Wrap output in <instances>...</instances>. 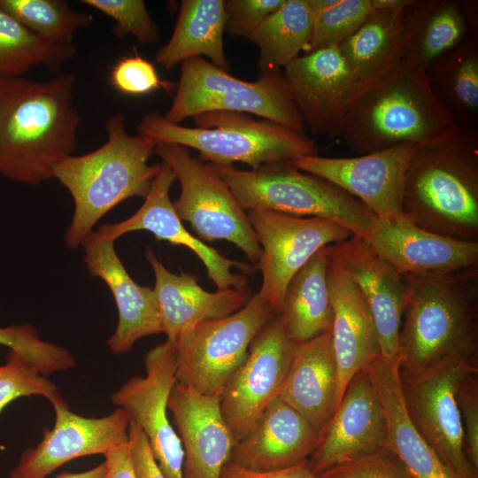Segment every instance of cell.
<instances>
[{
  "mask_svg": "<svg viewBox=\"0 0 478 478\" xmlns=\"http://www.w3.org/2000/svg\"><path fill=\"white\" fill-rule=\"evenodd\" d=\"M75 74L48 81L0 78V174L25 183L53 178L55 166L77 149L80 115Z\"/></svg>",
  "mask_w": 478,
  "mask_h": 478,
  "instance_id": "cell-1",
  "label": "cell"
},
{
  "mask_svg": "<svg viewBox=\"0 0 478 478\" xmlns=\"http://www.w3.org/2000/svg\"><path fill=\"white\" fill-rule=\"evenodd\" d=\"M459 129L433 93L411 37L397 63L357 89L340 135L364 155L403 143L434 144Z\"/></svg>",
  "mask_w": 478,
  "mask_h": 478,
  "instance_id": "cell-2",
  "label": "cell"
},
{
  "mask_svg": "<svg viewBox=\"0 0 478 478\" xmlns=\"http://www.w3.org/2000/svg\"><path fill=\"white\" fill-rule=\"evenodd\" d=\"M401 276L405 295L399 372L418 374L448 362L478 358V266Z\"/></svg>",
  "mask_w": 478,
  "mask_h": 478,
  "instance_id": "cell-3",
  "label": "cell"
},
{
  "mask_svg": "<svg viewBox=\"0 0 478 478\" xmlns=\"http://www.w3.org/2000/svg\"><path fill=\"white\" fill-rule=\"evenodd\" d=\"M126 119L124 113L108 117L107 140L102 146L69 156L54 167L53 178L73 201L72 221L65 235V244L71 250L81 247L94 226L116 205L134 197L144 198L160 170V164L148 163L157 143L128 134Z\"/></svg>",
  "mask_w": 478,
  "mask_h": 478,
  "instance_id": "cell-4",
  "label": "cell"
},
{
  "mask_svg": "<svg viewBox=\"0 0 478 478\" xmlns=\"http://www.w3.org/2000/svg\"><path fill=\"white\" fill-rule=\"evenodd\" d=\"M403 214L431 233L478 243V130L422 146L408 166Z\"/></svg>",
  "mask_w": 478,
  "mask_h": 478,
  "instance_id": "cell-5",
  "label": "cell"
},
{
  "mask_svg": "<svg viewBox=\"0 0 478 478\" xmlns=\"http://www.w3.org/2000/svg\"><path fill=\"white\" fill-rule=\"evenodd\" d=\"M192 120L196 127H185L167 121L158 112H150L142 118L137 130L156 143L193 149L201 161L212 165L241 162L252 169L318 155L316 143L306 135L248 113L216 111Z\"/></svg>",
  "mask_w": 478,
  "mask_h": 478,
  "instance_id": "cell-6",
  "label": "cell"
},
{
  "mask_svg": "<svg viewBox=\"0 0 478 478\" xmlns=\"http://www.w3.org/2000/svg\"><path fill=\"white\" fill-rule=\"evenodd\" d=\"M247 211H270L302 217H320L365 239L377 219L359 200L289 161L251 170L209 164Z\"/></svg>",
  "mask_w": 478,
  "mask_h": 478,
  "instance_id": "cell-7",
  "label": "cell"
},
{
  "mask_svg": "<svg viewBox=\"0 0 478 478\" xmlns=\"http://www.w3.org/2000/svg\"><path fill=\"white\" fill-rule=\"evenodd\" d=\"M216 111L248 113L305 135L306 127L282 70L265 71L258 80L247 81L201 57L183 61L174 97L164 118L181 124Z\"/></svg>",
  "mask_w": 478,
  "mask_h": 478,
  "instance_id": "cell-8",
  "label": "cell"
},
{
  "mask_svg": "<svg viewBox=\"0 0 478 478\" xmlns=\"http://www.w3.org/2000/svg\"><path fill=\"white\" fill-rule=\"evenodd\" d=\"M154 153L179 181L181 192L173 202L179 219L188 222L202 242L227 241L256 266L262 253L256 233L223 179L184 146L157 143Z\"/></svg>",
  "mask_w": 478,
  "mask_h": 478,
  "instance_id": "cell-9",
  "label": "cell"
},
{
  "mask_svg": "<svg viewBox=\"0 0 478 478\" xmlns=\"http://www.w3.org/2000/svg\"><path fill=\"white\" fill-rule=\"evenodd\" d=\"M274 316L271 306L255 293L233 314L196 325L174 346L177 382L220 397L247 358L251 342Z\"/></svg>",
  "mask_w": 478,
  "mask_h": 478,
  "instance_id": "cell-10",
  "label": "cell"
},
{
  "mask_svg": "<svg viewBox=\"0 0 478 478\" xmlns=\"http://www.w3.org/2000/svg\"><path fill=\"white\" fill-rule=\"evenodd\" d=\"M262 253L259 296L279 315L287 285L321 248L352 235L344 227L320 217H302L270 211H247Z\"/></svg>",
  "mask_w": 478,
  "mask_h": 478,
  "instance_id": "cell-11",
  "label": "cell"
},
{
  "mask_svg": "<svg viewBox=\"0 0 478 478\" xmlns=\"http://www.w3.org/2000/svg\"><path fill=\"white\" fill-rule=\"evenodd\" d=\"M478 358L458 360L418 374L399 372L406 412L420 435L442 461L462 478H478L467 460L455 391L464 371Z\"/></svg>",
  "mask_w": 478,
  "mask_h": 478,
  "instance_id": "cell-12",
  "label": "cell"
},
{
  "mask_svg": "<svg viewBox=\"0 0 478 478\" xmlns=\"http://www.w3.org/2000/svg\"><path fill=\"white\" fill-rule=\"evenodd\" d=\"M295 343L274 316L251 342L247 358L220 397V411L235 443L256 425L279 397L293 358Z\"/></svg>",
  "mask_w": 478,
  "mask_h": 478,
  "instance_id": "cell-13",
  "label": "cell"
},
{
  "mask_svg": "<svg viewBox=\"0 0 478 478\" xmlns=\"http://www.w3.org/2000/svg\"><path fill=\"white\" fill-rule=\"evenodd\" d=\"M145 376L135 375L111 395V400L147 437L166 478H183L184 451L167 417V400L176 383L175 347L165 342L144 356Z\"/></svg>",
  "mask_w": 478,
  "mask_h": 478,
  "instance_id": "cell-14",
  "label": "cell"
},
{
  "mask_svg": "<svg viewBox=\"0 0 478 478\" xmlns=\"http://www.w3.org/2000/svg\"><path fill=\"white\" fill-rule=\"evenodd\" d=\"M420 147L415 143H403L351 158L313 155L289 162L356 197L377 220H398L404 217L405 173Z\"/></svg>",
  "mask_w": 478,
  "mask_h": 478,
  "instance_id": "cell-15",
  "label": "cell"
},
{
  "mask_svg": "<svg viewBox=\"0 0 478 478\" xmlns=\"http://www.w3.org/2000/svg\"><path fill=\"white\" fill-rule=\"evenodd\" d=\"M175 181L171 168L161 162L160 170L142 206L127 219L102 225L97 231L113 241L135 231L150 232L157 241H166L192 251L204 265L207 276L218 289H249V280L245 274H254L257 270L255 265L223 256L185 228L170 199V189Z\"/></svg>",
  "mask_w": 478,
  "mask_h": 478,
  "instance_id": "cell-16",
  "label": "cell"
},
{
  "mask_svg": "<svg viewBox=\"0 0 478 478\" xmlns=\"http://www.w3.org/2000/svg\"><path fill=\"white\" fill-rule=\"evenodd\" d=\"M282 73L306 129L329 138L340 135L358 85L337 43L300 55Z\"/></svg>",
  "mask_w": 478,
  "mask_h": 478,
  "instance_id": "cell-17",
  "label": "cell"
},
{
  "mask_svg": "<svg viewBox=\"0 0 478 478\" xmlns=\"http://www.w3.org/2000/svg\"><path fill=\"white\" fill-rule=\"evenodd\" d=\"M387 437L385 412L366 368L351 380L338 407L320 432L308 466L319 476L384 448Z\"/></svg>",
  "mask_w": 478,
  "mask_h": 478,
  "instance_id": "cell-18",
  "label": "cell"
},
{
  "mask_svg": "<svg viewBox=\"0 0 478 478\" xmlns=\"http://www.w3.org/2000/svg\"><path fill=\"white\" fill-rule=\"evenodd\" d=\"M55 424L42 441L23 451L10 478H46L62 465L81 457L103 454L128 439L129 419L120 408L100 418L70 411L68 404L52 405Z\"/></svg>",
  "mask_w": 478,
  "mask_h": 478,
  "instance_id": "cell-19",
  "label": "cell"
},
{
  "mask_svg": "<svg viewBox=\"0 0 478 478\" xmlns=\"http://www.w3.org/2000/svg\"><path fill=\"white\" fill-rule=\"evenodd\" d=\"M358 289L366 306L381 357H399V331L405 288L402 276L365 239L351 237L329 244Z\"/></svg>",
  "mask_w": 478,
  "mask_h": 478,
  "instance_id": "cell-20",
  "label": "cell"
},
{
  "mask_svg": "<svg viewBox=\"0 0 478 478\" xmlns=\"http://www.w3.org/2000/svg\"><path fill=\"white\" fill-rule=\"evenodd\" d=\"M114 242L93 230L81 247L89 274L107 285L116 304L118 325L107 345L112 353L124 354L138 340L163 330L153 289L139 285L129 275Z\"/></svg>",
  "mask_w": 478,
  "mask_h": 478,
  "instance_id": "cell-21",
  "label": "cell"
},
{
  "mask_svg": "<svg viewBox=\"0 0 478 478\" xmlns=\"http://www.w3.org/2000/svg\"><path fill=\"white\" fill-rule=\"evenodd\" d=\"M400 275L437 274L478 266V243L428 232L405 217L377 220L365 238Z\"/></svg>",
  "mask_w": 478,
  "mask_h": 478,
  "instance_id": "cell-22",
  "label": "cell"
},
{
  "mask_svg": "<svg viewBox=\"0 0 478 478\" xmlns=\"http://www.w3.org/2000/svg\"><path fill=\"white\" fill-rule=\"evenodd\" d=\"M184 451L183 478H220L235 441L218 397L176 382L167 400Z\"/></svg>",
  "mask_w": 478,
  "mask_h": 478,
  "instance_id": "cell-23",
  "label": "cell"
},
{
  "mask_svg": "<svg viewBox=\"0 0 478 478\" xmlns=\"http://www.w3.org/2000/svg\"><path fill=\"white\" fill-rule=\"evenodd\" d=\"M145 258L153 270L156 297L166 342L175 346L196 325L229 316L250 300V289L228 288L209 292L198 284L196 274L168 270L150 247Z\"/></svg>",
  "mask_w": 478,
  "mask_h": 478,
  "instance_id": "cell-24",
  "label": "cell"
},
{
  "mask_svg": "<svg viewBox=\"0 0 478 478\" xmlns=\"http://www.w3.org/2000/svg\"><path fill=\"white\" fill-rule=\"evenodd\" d=\"M326 248L328 284L333 311L330 332L337 367L339 405L351 380L380 354L372 322L358 289L328 245Z\"/></svg>",
  "mask_w": 478,
  "mask_h": 478,
  "instance_id": "cell-25",
  "label": "cell"
},
{
  "mask_svg": "<svg viewBox=\"0 0 478 478\" xmlns=\"http://www.w3.org/2000/svg\"><path fill=\"white\" fill-rule=\"evenodd\" d=\"M319 436L306 419L277 397L234 443L229 461L258 472L290 467L309 459Z\"/></svg>",
  "mask_w": 478,
  "mask_h": 478,
  "instance_id": "cell-26",
  "label": "cell"
},
{
  "mask_svg": "<svg viewBox=\"0 0 478 478\" xmlns=\"http://www.w3.org/2000/svg\"><path fill=\"white\" fill-rule=\"evenodd\" d=\"M422 0L397 8L374 9L359 28L337 43L358 88L380 76L403 56Z\"/></svg>",
  "mask_w": 478,
  "mask_h": 478,
  "instance_id": "cell-27",
  "label": "cell"
},
{
  "mask_svg": "<svg viewBox=\"0 0 478 478\" xmlns=\"http://www.w3.org/2000/svg\"><path fill=\"white\" fill-rule=\"evenodd\" d=\"M387 420L386 448L401 462L409 478H462L450 469L412 425L405 410L399 357L378 355L366 367Z\"/></svg>",
  "mask_w": 478,
  "mask_h": 478,
  "instance_id": "cell-28",
  "label": "cell"
},
{
  "mask_svg": "<svg viewBox=\"0 0 478 478\" xmlns=\"http://www.w3.org/2000/svg\"><path fill=\"white\" fill-rule=\"evenodd\" d=\"M337 367L331 332L296 343L279 397L320 433L337 408Z\"/></svg>",
  "mask_w": 478,
  "mask_h": 478,
  "instance_id": "cell-29",
  "label": "cell"
},
{
  "mask_svg": "<svg viewBox=\"0 0 478 478\" xmlns=\"http://www.w3.org/2000/svg\"><path fill=\"white\" fill-rule=\"evenodd\" d=\"M226 31L224 0H182L173 34L155 55L166 71L183 61L205 57L214 66L228 72L223 35Z\"/></svg>",
  "mask_w": 478,
  "mask_h": 478,
  "instance_id": "cell-30",
  "label": "cell"
},
{
  "mask_svg": "<svg viewBox=\"0 0 478 478\" xmlns=\"http://www.w3.org/2000/svg\"><path fill=\"white\" fill-rule=\"evenodd\" d=\"M327 246L318 251L286 287L278 317L287 335L303 343L331 330Z\"/></svg>",
  "mask_w": 478,
  "mask_h": 478,
  "instance_id": "cell-31",
  "label": "cell"
},
{
  "mask_svg": "<svg viewBox=\"0 0 478 478\" xmlns=\"http://www.w3.org/2000/svg\"><path fill=\"white\" fill-rule=\"evenodd\" d=\"M437 100L459 127L477 129L478 36H469L427 69Z\"/></svg>",
  "mask_w": 478,
  "mask_h": 478,
  "instance_id": "cell-32",
  "label": "cell"
},
{
  "mask_svg": "<svg viewBox=\"0 0 478 478\" xmlns=\"http://www.w3.org/2000/svg\"><path fill=\"white\" fill-rule=\"evenodd\" d=\"M477 2L422 0L412 35L413 50L426 70L477 34Z\"/></svg>",
  "mask_w": 478,
  "mask_h": 478,
  "instance_id": "cell-33",
  "label": "cell"
},
{
  "mask_svg": "<svg viewBox=\"0 0 478 478\" xmlns=\"http://www.w3.org/2000/svg\"><path fill=\"white\" fill-rule=\"evenodd\" d=\"M313 15L306 0H285L283 4L248 37L257 45L259 72L281 70L307 50Z\"/></svg>",
  "mask_w": 478,
  "mask_h": 478,
  "instance_id": "cell-34",
  "label": "cell"
},
{
  "mask_svg": "<svg viewBox=\"0 0 478 478\" xmlns=\"http://www.w3.org/2000/svg\"><path fill=\"white\" fill-rule=\"evenodd\" d=\"M76 54L74 43L48 42L0 7V78L23 77L37 66L58 72Z\"/></svg>",
  "mask_w": 478,
  "mask_h": 478,
  "instance_id": "cell-35",
  "label": "cell"
},
{
  "mask_svg": "<svg viewBox=\"0 0 478 478\" xmlns=\"http://www.w3.org/2000/svg\"><path fill=\"white\" fill-rule=\"evenodd\" d=\"M0 7L41 38L73 44L75 32L94 22L92 14L73 10L65 0H0Z\"/></svg>",
  "mask_w": 478,
  "mask_h": 478,
  "instance_id": "cell-36",
  "label": "cell"
},
{
  "mask_svg": "<svg viewBox=\"0 0 478 478\" xmlns=\"http://www.w3.org/2000/svg\"><path fill=\"white\" fill-rule=\"evenodd\" d=\"M0 345L21 355L45 376L76 366V360L67 349L43 341L30 324L0 326Z\"/></svg>",
  "mask_w": 478,
  "mask_h": 478,
  "instance_id": "cell-37",
  "label": "cell"
},
{
  "mask_svg": "<svg viewBox=\"0 0 478 478\" xmlns=\"http://www.w3.org/2000/svg\"><path fill=\"white\" fill-rule=\"evenodd\" d=\"M39 396L50 404H67L58 386L41 374L29 361L11 351L6 363L0 366V412L13 400Z\"/></svg>",
  "mask_w": 478,
  "mask_h": 478,
  "instance_id": "cell-38",
  "label": "cell"
},
{
  "mask_svg": "<svg viewBox=\"0 0 478 478\" xmlns=\"http://www.w3.org/2000/svg\"><path fill=\"white\" fill-rule=\"evenodd\" d=\"M373 10L371 0H338L332 7L312 14V31L306 52L347 38Z\"/></svg>",
  "mask_w": 478,
  "mask_h": 478,
  "instance_id": "cell-39",
  "label": "cell"
},
{
  "mask_svg": "<svg viewBox=\"0 0 478 478\" xmlns=\"http://www.w3.org/2000/svg\"><path fill=\"white\" fill-rule=\"evenodd\" d=\"M86 4L111 18L115 26L112 33L119 38L134 36L143 44L158 41V27L143 0H81Z\"/></svg>",
  "mask_w": 478,
  "mask_h": 478,
  "instance_id": "cell-40",
  "label": "cell"
},
{
  "mask_svg": "<svg viewBox=\"0 0 478 478\" xmlns=\"http://www.w3.org/2000/svg\"><path fill=\"white\" fill-rule=\"evenodd\" d=\"M108 81L118 92L128 96H143L159 89H170L173 85L162 81L153 64L137 52L123 56L111 66Z\"/></svg>",
  "mask_w": 478,
  "mask_h": 478,
  "instance_id": "cell-41",
  "label": "cell"
},
{
  "mask_svg": "<svg viewBox=\"0 0 478 478\" xmlns=\"http://www.w3.org/2000/svg\"><path fill=\"white\" fill-rule=\"evenodd\" d=\"M455 397L462 422L466 457L478 470V363L469 366L461 374Z\"/></svg>",
  "mask_w": 478,
  "mask_h": 478,
  "instance_id": "cell-42",
  "label": "cell"
},
{
  "mask_svg": "<svg viewBox=\"0 0 478 478\" xmlns=\"http://www.w3.org/2000/svg\"><path fill=\"white\" fill-rule=\"evenodd\" d=\"M319 478H409L397 458L386 447L336 466Z\"/></svg>",
  "mask_w": 478,
  "mask_h": 478,
  "instance_id": "cell-43",
  "label": "cell"
},
{
  "mask_svg": "<svg viewBox=\"0 0 478 478\" xmlns=\"http://www.w3.org/2000/svg\"><path fill=\"white\" fill-rule=\"evenodd\" d=\"M285 0H224L226 31L249 37Z\"/></svg>",
  "mask_w": 478,
  "mask_h": 478,
  "instance_id": "cell-44",
  "label": "cell"
},
{
  "mask_svg": "<svg viewBox=\"0 0 478 478\" xmlns=\"http://www.w3.org/2000/svg\"><path fill=\"white\" fill-rule=\"evenodd\" d=\"M128 443L136 478H166L158 468L147 437L141 428L129 421Z\"/></svg>",
  "mask_w": 478,
  "mask_h": 478,
  "instance_id": "cell-45",
  "label": "cell"
},
{
  "mask_svg": "<svg viewBox=\"0 0 478 478\" xmlns=\"http://www.w3.org/2000/svg\"><path fill=\"white\" fill-rule=\"evenodd\" d=\"M220 478H319L310 469L307 460L290 467L258 472L243 468L230 461L223 467Z\"/></svg>",
  "mask_w": 478,
  "mask_h": 478,
  "instance_id": "cell-46",
  "label": "cell"
},
{
  "mask_svg": "<svg viewBox=\"0 0 478 478\" xmlns=\"http://www.w3.org/2000/svg\"><path fill=\"white\" fill-rule=\"evenodd\" d=\"M104 456L105 478H136L128 439L111 448Z\"/></svg>",
  "mask_w": 478,
  "mask_h": 478,
  "instance_id": "cell-47",
  "label": "cell"
},
{
  "mask_svg": "<svg viewBox=\"0 0 478 478\" xmlns=\"http://www.w3.org/2000/svg\"><path fill=\"white\" fill-rule=\"evenodd\" d=\"M106 466L104 461L100 465L80 473L62 472L56 478H105Z\"/></svg>",
  "mask_w": 478,
  "mask_h": 478,
  "instance_id": "cell-48",
  "label": "cell"
}]
</instances>
